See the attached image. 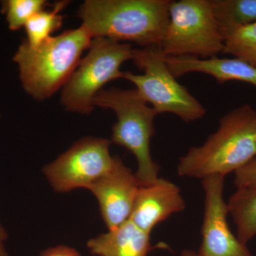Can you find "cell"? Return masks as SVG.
<instances>
[{"label":"cell","instance_id":"cell-1","mask_svg":"<svg viewBox=\"0 0 256 256\" xmlns=\"http://www.w3.org/2000/svg\"><path fill=\"white\" fill-rule=\"evenodd\" d=\"M170 0H86L78 16L92 38L160 46L169 24Z\"/></svg>","mask_w":256,"mask_h":256},{"label":"cell","instance_id":"cell-2","mask_svg":"<svg viewBox=\"0 0 256 256\" xmlns=\"http://www.w3.org/2000/svg\"><path fill=\"white\" fill-rule=\"evenodd\" d=\"M92 40L82 25L52 36L36 48L24 40L13 56L24 90L34 100H47L65 86Z\"/></svg>","mask_w":256,"mask_h":256},{"label":"cell","instance_id":"cell-3","mask_svg":"<svg viewBox=\"0 0 256 256\" xmlns=\"http://www.w3.org/2000/svg\"><path fill=\"white\" fill-rule=\"evenodd\" d=\"M256 156V110L244 105L220 118L216 132L193 146L178 166L181 176L203 180L235 172Z\"/></svg>","mask_w":256,"mask_h":256},{"label":"cell","instance_id":"cell-4","mask_svg":"<svg viewBox=\"0 0 256 256\" xmlns=\"http://www.w3.org/2000/svg\"><path fill=\"white\" fill-rule=\"evenodd\" d=\"M94 105L116 114L118 120L112 126L111 142L124 146L136 156V175L140 186L156 182L160 166L150 153L151 138L156 132L154 118L158 114L156 110L148 106L136 88L102 89L94 98Z\"/></svg>","mask_w":256,"mask_h":256},{"label":"cell","instance_id":"cell-5","mask_svg":"<svg viewBox=\"0 0 256 256\" xmlns=\"http://www.w3.org/2000/svg\"><path fill=\"white\" fill-rule=\"evenodd\" d=\"M132 60L144 74L124 72L122 78L132 82L139 95L158 114H173L185 122L204 117L206 109L170 72L160 46L136 48Z\"/></svg>","mask_w":256,"mask_h":256},{"label":"cell","instance_id":"cell-6","mask_svg":"<svg viewBox=\"0 0 256 256\" xmlns=\"http://www.w3.org/2000/svg\"><path fill=\"white\" fill-rule=\"evenodd\" d=\"M160 50L166 56L201 58L223 53L224 40L210 0L170 1L169 24Z\"/></svg>","mask_w":256,"mask_h":256},{"label":"cell","instance_id":"cell-7","mask_svg":"<svg viewBox=\"0 0 256 256\" xmlns=\"http://www.w3.org/2000/svg\"><path fill=\"white\" fill-rule=\"evenodd\" d=\"M133 50L130 44L102 37L92 38L87 54L63 88L60 102L65 110L92 114L95 108L94 98L104 86L122 78L121 66L132 60Z\"/></svg>","mask_w":256,"mask_h":256},{"label":"cell","instance_id":"cell-8","mask_svg":"<svg viewBox=\"0 0 256 256\" xmlns=\"http://www.w3.org/2000/svg\"><path fill=\"white\" fill-rule=\"evenodd\" d=\"M111 144L110 140L104 138H82L46 164L42 172L56 192L88 190L114 166L116 156H111Z\"/></svg>","mask_w":256,"mask_h":256},{"label":"cell","instance_id":"cell-9","mask_svg":"<svg viewBox=\"0 0 256 256\" xmlns=\"http://www.w3.org/2000/svg\"><path fill=\"white\" fill-rule=\"evenodd\" d=\"M224 178L222 175L216 174L202 180L204 213L202 242L197 256H255L229 227L228 205L224 197Z\"/></svg>","mask_w":256,"mask_h":256},{"label":"cell","instance_id":"cell-10","mask_svg":"<svg viewBox=\"0 0 256 256\" xmlns=\"http://www.w3.org/2000/svg\"><path fill=\"white\" fill-rule=\"evenodd\" d=\"M140 186L136 174L116 156L112 169L88 188L98 200L108 230L129 220Z\"/></svg>","mask_w":256,"mask_h":256},{"label":"cell","instance_id":"cell-11","mask_svg":"<svg viewBox=\"0 0 256 256\" xmlns=\"http://www.w3.org/2000/svg\"><path fill=\"white\" fill-rule=\"evenodd\" d=\"M186 204L180 188L159 178L154 183L138 188L129 220L143 232H150L170 216L184 210Z\"/></svg>","mask_w":256,"mask_h":256},{"label":"cell","instance_id":"cell-12","mask_svg":"<svg viewBox=\"0 0 256 256\" xmlns=\"http://www.w3.org/2000/svg\"><path fill=\"white\" fill-rule=\"evenodd\" d=\"M162 58L176 78L186 74L198 72L212 76L220 84L229 80H239L256 87V67L240 58L218 57L201 58L188 56L163 55Z\"/></svg>","mask_w":256,"mask_h":256},{"label":"cell","instance_id":"cell-13","mask_svg":"<svg viewBox=\"0 0 256 256\" xmlns=\"http://www.w3.org/2000/svg\"><path fill=\"white\" fill-rule=\"evenodd\" d=\"M150 235L128 220L118 228L90 239L87 247L94 256H146L153 249Z\"/></svg>","mask_w":256,"mask_h":256},{"label":"cell","instance_id":"cell-14","mask_svg":"<svg viewBox=\"0 0 256 256\" xmlns=\"http://www.w3.org/2000/svg\"><path fill=\"white\" fill-rule=\"evenodd\" d=\"M227 205L236 226L237 238L246 245L256 236V186L237 188Z\"/></svg>","mask_w":256,"mask_h":256},{"label":"cell","instance_id":"cell-15","mask_svg":"<svg viewBox=\"0 0 256 256\" xmlns=\"http://www.w3.org/2000/svg\"><path fill=\"white\" fill-rule=\"evenodd\" d=\"M224 41L237 28L256 22V0H210Z\"/></svg>","mask_w":256,"mask_h":256},{"label":"cell","instance_id":"cell-16","mask_svg":"<svg viewBox=\"0 0 256 256\" xmlns=\"http://www.w3.org/2000/svg\"><path fill=\"white\" fill-rule=\"evenodd\" d=\"M68 4V1L55 3L50 11L42 10L28 20L24 26L26 34L24 41L28 46L36 48L52 37L54 32L60 30L64 22L60 12Z\"/></svg>","mask_w":256,"mask_h":256},{"label":"cell","instance_id":"cell-17","mask_svg":"<svg viewBox=\"0 0 256 256\" xmlns=\"http://www.w3.org/2000/svg\"><path fill=\"white\" fill-rule=\"evenodd\" d=\"M223 54L233 55L256 67V22L232 32L224 41Z\"/></svg>","mask_w":256,"mask_h":256},{"label":"cell","instance_id":"cell-18","mask_svg":"<svg viewBox=\"0 0 256 256\" xmlns=\"http://www.w3.org/2000/svg\"><path fill=\"white\" fill-rule=\"evenodd\" d=\"M46 0H4L2 2L1 12L6 18L11 31L24 28L33 15L46 8Z\"/></svg>","mask_w":256,"mask_h":256},{"label":"cell","instance_id":"cell-19","mask_svg":"<svg viewBox=\"0 0 256 256\" xmlns=\"http://www.w3.org/2000/svg\"><path fill=\"white\" fill-rule=\"evenodd\" d=\"M234 184L237 188L256 186V156L235 172Z\"/></svg>","mask_w":256,"mask_h":256},{"label":"cell","instance_id":"cell-20","mask_svg":"<svg viewBox=\"0 0 256 256\" xmlns=\"http://www.w3.org/2000/svg\"><path fill=\"white\" fill-rule=\"evenodd\" d=\"M40 256H80V254L74 248L68 246L60 245L44 250Z\"/></svg>","mask_w":256,"mask_h":256},{"label":"cell","instance_id":"cell-21","mask_svg":"<svg viewBox=\"0 0 256 256\" xmlns=\"http://www.w3.org/2000/svg\"><path fill=\"white\" fill-rule=\"evenodd\" d=\"M8 234L3 226L0 223V256H9L5 242L8 240Z\"/></svg>","mask_w":256,"mask_h":256},{"label":"cell","instance_id":"cell-22","mask_svg":"<svg viewBox=\"0 0 256 256\" xmlns=\"http://www.w3.org/2000/svg\"><path fill=\"white\" fill-rule=\"evenodd\" d=\"M182 256H197V254L194 250L186 249L182 252Z\"/></svg>","mask_w":256,"mask_h":256}]
</instances>
